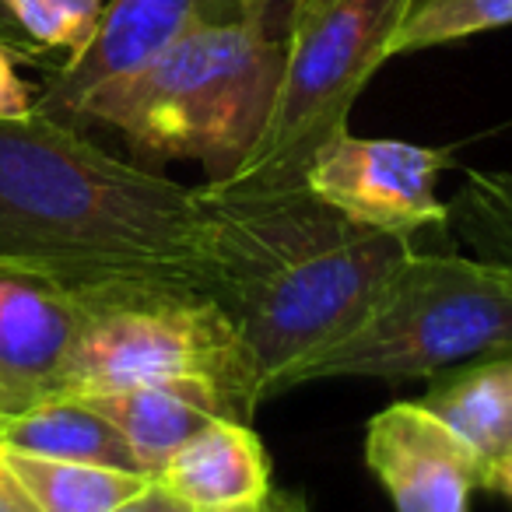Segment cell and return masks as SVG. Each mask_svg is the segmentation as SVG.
<instances>
[{
	"label": "cell",
	"instance_id": "obj_1",
	"mask_svg": "<svg viewBox=\"0 0 512 512\" xmlns=\"http://www.w3.org/2000/svg\"><path fill=\"white\" fill-rule=\"evenodd\" d=\"M204 200L74 123L0 120V267L95 302L204 292Z\"/></svg>",
	"mask_w": 512,
	"mask_h": 512
},
{
	"label": "cell",
	"instance_id": "obj_2",
	"mask_svg": "<svg viewBox=\"0 0 512 512\" xmlns=\"http://www.w3.org/2000/svg\"><path fill=\"white\" fill-rule=\"evenodd\" d=\"M204 200V295L225 313L260 404L299 362L351 330L414 253L411 235L355 225L306 183Z\"/></svg>",
	"mask_w": 512,
	"mask_h": 512
},
{
	"label": "cell",
	"instance_id": "obj_3",
	"mask_svg": "<svg viewBox=\"0 0 512 512\" xmlns=\"http://www.w3.org/2000/svg\"><path fill=\"white\" fill-rule=\"evenodd\" d=\"M285 18L288 0L242 22L193 32L130 78L88 95L74 120L116 130L151 162H200L207 183H225L271 113Z\"/></svg>",
	"mask_w": 512,
	"mask_h": 512
},
{
	"label": "cell",
	"instance_id": "obj_4",
	"mask_svg": "<svg viewBox=\"0 0 512 512\" xmlns=\"http://www.w3.org/2000/svg\"><path fill=\"white\" fill-rule=\"evenodd\" d=\"M512 348V271L414 249L337 341L299 362L281 393L327 379H421Z\"/></svg>",
	"mask_w": 512,
	"mask_h": 512
},
{
	"label": "cell",
	"instance_id": "obj_5",
	"mask_svg": "<svg viewBox=\"0 0 512 512\" xmlns=\"http://www.w3.org/2000/svg\"><path fill=\"white\" fill-rule=\"evenodd\" d=\"M414 0H288L285 57L267 123L218 193L299 186L316 151L348 130L362 88L393 57Z\"/></svg>",
	"mask_w": 512,
	"mask_h": 512
},
{
	"label": "cell",
	"instance_id": "obj_6",
	"mask_svg": "<svg viewBox=\"0 0 512 512\" xmlns=\"http://www.w3.org/2000/svg\"><path fill=\"white\" fill-rule=\"evenodd\" d=\"M130 386H200L235 421H253L260 407L239 337L204 292H148L88 306L60 393L92 397Z\"/></svg>",
	"mask_w": 512,
	"mask_h": 512
},
{
	"label": "cell",
	"instance_id": "obj_7",
	"mask_svg": "<svg viewBox=\"0 0 512 512\" xmlns=\"http://www.w3.org/2000/svg\"><path fill=\"white\" fill-rule=\"evenodd\" d=\"M449 165L446 148L344 130L316 151L302 183L355 225L414 239L421 228L449 221V204L439 197V176Z\"/></svg>",
	"mask_w": 512,
	"mask_h": 512
},
{
	"label": "cell",
	"instance_id": "obj_8",
	"mask_svg": "<svg viewBox=\"0 0 512 512\" xmlns=\"http://www.w3.org/2000/svg\"><path fill=\"white\" fill-rule=\"evenodd\" d=\"M278 4L285 0H106L92 43L53 74L36 109L71 123L88 95L148 67L179 39Z\"/></svg>",
	"mask_w": 512,
	"mask_h": 512
},
{
	"label": "cell",
	"instance_id": "obj_9",
	"mask_svg": "<svg viewBox=\"0 0 512 512\" xmlns=\"http://www.w3.org/2000/svg\"><path fill=\"white\" fill-rule=\"evenodd\" d=\"M365 463L397 512H467L484 467L474 449L421 400L379 411L365 432Z\"/></svg>",
	"mask_w": 512,
	"mask_h": 512
},
{
	"label": "cell",
	"instance_id": "obj_10",
	"mask_svg": "<svg viewBox=\"0 0 512 512\" xmlns=\"http://www.w3.org/2000/svg\"><path fill=\"white\" fill-rule=\"evenodd\" d=\"M88 302L0 267V418L60 397Z\"/></svg>",
	"mask_w": 512,
	"mask_h": 512
},
{
	"label": "cell",
	"instance_id": "obj_11",
	"mask_svg": "<svg viewBox=\"0 0 512 512\" xmlns=\"http://www.w3.org/2000/svg\"><path fill=\"white\" fill-rule=\"evenodd\" d=\"M193 512H221L271 495V460L249 421L214 418L155 474Z\"/></svg>",
	"mask_w": 512,
	"mask_h": 512
},
{
	"label": "cell",
	"instance_id": "obj_12",
	"mask_svg": "<svg viewBox=\"0 0 512 512\" xmlns=\"http://www.w3.org/2000/svg\"><path fill=\"white\" fill-rule=\"evenodd\" d=\"M81 400L120 428L148 477H155L165 460L197 432H204L214 418H232L225 404L200 386H130Z\"/></svg>",
	"mask_w": 512,
	"mask_h": 512
},
{
	"label": "cell",
	"instance_id": "obj_13",
	"mask_svg": "<svg viewBox=\"0 0 512 512\" xmlns=\"http://www.w3.org/2000/svg\"><path fill=\"white\" fill-rule=\"evenodd\" d=\"M0 449L144 474L141 460L120 435V428L81 397H64V393L29 411L0 418Z\"/></svg>",
	"mask_w": 512,
	"mask_h": 512
},
{
	"label": "cell",
	"instance_id": "obj_14",
	"mask_svg": "<svg viewBox=\"0 0 512 512\" xmlns=\"http://www.w3.org/2000/svg\"><path fill=\"white\" fill-rule=\"evenodd\" d=\"M421 404L474 449L484 470L512 460V348L460 365Z\"/></svg>",
	"mask_w": 512,
	"mask_h": 512
},
{
	"label": "cell",
	"instance_id": "obj_15",
	"mask_svg": "<svg viewBox=\"0 0 512 512\" xmlns=\"http://www.w3.org/2000/svg\"><path fill=\"white\" fill-rule=\"evenodd\" d=\"M8 467L39 505V512H109L151 481L148 474H130L95 463L43 460V456L0 449Z\"/></svg>",
	"mask_w": 512,
	"mask_h": 512
},
{
	"label": "cell",
	"instance_id": "obj_16",
	"mask_svg": "<svg viewBox=\"0 0 512 512\" xmlns=\"http://www.w3.org/2000/svg\"><path fill=\"white\" fill-rule=\"evenodd\" d=\"M456 239L474 256L512 271V176L470 169L463 190L449 204Z\"/></svg>",
	"mask_w": 512,
	"mask_h": 512
},
{
	"label": "cell",
	"instance_id": "obj_17",
	"mask_svg": "<svg viewBox=\"0 0 512 512\" xmlns=\"http://www.w3.org/2000/svg\"><path fill=\"white\" fill-rule=\"evenodd\" d=\"M512 25V0H414L393 36V57Z\"/></svg>",
	"mask_w": 512,
	"mask_h": 512
},
{
	"label": "cell",
	"instance_id": "obj_18",
	"mask_svg": "<svg viewBox=\"0 0 512 512\" xmlns=\"http://www.w3.org/2000/svg\"><path fill=\"white\" fill-rule=\"evenodd\" d=\"M0 4L39 50H64L67 60L92 43L106 8V0H0Z\"/></svg>",
	"mask_w": 512,
	"mask_h": 512
},
{
	"label": "cell",
	"instance_id": "obj_19",
	"mask_svg": "<svg viewBox=\"0 0 512 512\" xmlns=\"http://www.w3.org/2000/svg\"><path fill=\"white\" fill-rule=\"evenodd\" d=\"M32 109H36V99L18 74V57L0 46V120H18V116H29Z\"/></svg>",
	"mask_w": 512,
	"mask_h": 512
},
{
	"label": "cell",
	"instance_id": "obj_20",
	"mask_svg": "<svg viewBox=\"0 0 512 512\" xmlns=\"http://www.w3.org/2000/svg\"><path fill=\"white\" fill-rule=\"evenodd\" d=\"M109 512H193V509L183 502V498L172 495L165 484H158L155 477H151V481L144 484L137 495H130L127 502H120L116 509H109Z\"/></svg>",
	"mask_w": 512,
	"mask_h": 512
},
{
	"label": "cell",
	"instance_id": "obj_21",
	"mask_svg": "<svg viewBox=\"0 0 512 512\" xmlns=\"http://www.w3.org/2000/svg\"><path fill=\"white\" fill-rule=\"evenodd\" d=\"M0 46L15 53L18 60H25V64H39V60H43V50H39V46L32 43L22 29H18V22L8 15L4 4H0Z\"/></svg>",
	"mask_w": 512,
	"mask_h": 512
},
{
	"label": "cell",
	"instance_id": "obj_22",
	"mask_svg": "<svg viewBox=\"0 0 512 512\" xmlns=\"http://www.w3.org/2000/svg\"><path fill=\"white\" fill-rule=\"evenodd\" d=\"M0 512H39V505L32 502L29 491L22 488L15 470L8 467L4 453H0Z\"/></svg>",
	"mask_w": 512,
	"mask_h": 512
},
{
	"label": "cell",
	"instance_id": "obj_23",
	"mask_svg": "<svg viewBox=\"0 0 512 512\" xmlns=\"http://www.w3.org/2000/svg\"><path fill=\"white\" fill-rule=\"evenodd\" d=\"M221 512H309V509H306V498L302 495H292V491H271V495H264L260 502L235 505V509H221Z\"/></svg>",
	"mask_w": 512,
	"mask_h": 512
},
{
	"label": "cell",
	"instance_id": "obj_24",
	"mask_svg": "<svg viewBox=\"0 0 512 512\" xmlns=\"http://www.w3.org/2000/svg\"><path fill=\"white\" fill-rule=\"evenodd\" d=\"M484 488L498 491V495L512 498V460L495 463L491 470H484Z\"/></svg>",
	"mask_w": 512,
	"mask_h": 512
}]
</instances>
